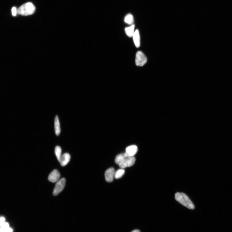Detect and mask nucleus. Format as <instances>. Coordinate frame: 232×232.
Wrapping results in <instances>:
<instances>
[{
	"label": "nucleus",
	"instance_id": "obj_1",
	"mask_svg": "<svg viewBox=\"0 0 232 232\" xmlns=\"http://www.w3.org/2000/svg\"><path fill=\"white\" fill-rule=\"evenodd\" d=\"M175 200L180 204L188 209L194 210L195 208L193 202L187 196L183 193H177L175 194Z\"/></svg>",
	"mask_w": 232,
	"mask_h": 232
},
{
	"label": "nucleus",
	"instance_id": "obj_2",
	"mask_svg": "<svg viewBox=\"0 0 232 232\" xmlns=\"http://www.w3.org/2000/svg\"><path fill=\"white\" fill-rule=\"evenodd\" d=\"M35 10L34 5L31 3L28 2L20 7L17 10V13L21 15L28 16L33 14Z\"/></svg>",
	"mask_w": 232,
	"mask_h": 232
},
{
	"label": "nucleus",
	"instance_id": "obj_3",
	"mask_svg": "<svg viewBox=\"0 0 232 232\" xmlns=\"http://www.w3.org/2000/svg\"><path fill=\"white\" fill-rule=\"evenodd\" d=\"M66 180L65 178L61 179L57 182L53 191V195L56 196L59 195L62 191L66 185Z\"/></svg>",
	"mask_w": 232,
	"mask_h": 232
},
{
	"label": "nucleus",
	"instance_id": "obj_4",
	"mask_svg": "<svg viewBox=\"0 0 232 232\" xmlns=\"http://www.w3.org/2000/svg\"><path fill=\"white\" fill-rule=\"evenodd\" d=\"M147 57L141 51H138L136 54V64L137 66L142 67L147 62Z\"/></svg>",
	"mask_w": 232,
	"mask_h": 232
},
{
	"label": "nucleus",
	"instance_id": "obj_5",
	"mask_svg": "<svg viewBox=\"0 0 232 232\" xmlns=\"http://www.w3.org/2000/svg\"><path fill=\"white\" fill-rule=\"evenodd\" d=\"M136 158L134 157H130L125 159L119 165L120 167L122 169L132 166L135 162Z\"/></svg>",
	"mask_w": 232,
	"mask_h": 232
},
{
	"label": "nucleus",
	"instance_id": "obj_6",
	"mask_svg": "<svg viewBox=\"0 0 232 232\" xmlns=\"http://www.w3.org/2000/svg\"><path fill=\"white\" fill-rule=\"evenodd\" d=\"M124 153L125 157V158L133 157L137 152L138 148L136 145H133L127 147Z\"/></svg>",
	"mask_w": 232,
	"mask_h": 232
},
{
	"label": "nucleus",
	"instance_id": "obj_7",
	"mask_svg": "<svg viewBox=\"0 0 232 232\" xmlns=\"http://www.w3.org/2000/svg\"><path fill=\"white\" fill-rule=\"evenodd\" d=\"M60 177V173L57 170H54L50 174L48 177V180L50 182L55 183L59 180Z\"/></svg>",
	"mask_w": 232,
	"mask_h": 232
},
{
	"label": "nucleus",
	"instance_id": "obj_8",
	"mask_svg": "<svg viewBox=\"0 0 232 232\" xmlns=\"http://www.w3.org/2000/svg\"><path fill=\"white\" fill-rule=\"evenodd\" d=\"M115 171L113 168L107 169L105 173V177L107 182L110 183L114 180Z\"/></svg>",
	"mask_w": 232,
	"mask_h": 232
},
{
	"label": "nucleus",
	"instance_id": "obj_9",
	"mask_svg": "<svg viewBox=\"0 0 232 232\" xmlns=\"http://www.w3.org/2000/svg\"><path fill=\"white\" fill-rule=\"evenodd\" d=\"M70 155L68 153H66L62 155L59 162L62 166L66 165L70 161Z\"/></svg>",
	"mask_w": 232,
	"mask_h": 232
},
{
	"label": "nucleus",
	"instance_id": "obj_10",
	"mask_svg": "<svg viewBox=\"0 0 232 232\" xmlns=\"http://www.w3.org/2000/svg\"><path fill=\"white\" fill-rule=\"evenodd\" d=\"M133 37L135 46L137 48H139L140 46V36L138 30H136L134 32Z\"/></svg>",
	"mask_w": 232,
	"mask_h": 232
},
{
	"label": "nucleus",
	"instance_id": "obj_11",
	"mask_svg": "<svg viewBox=\"0 0 232 232\" xmlns=\"http://www.w3.org/2000/svg\"><path fill=\"white\" fill-rule=\"evenodd\" d=\"M55 130L56 135L59 136L61 132L60 123L59 117L56 115L55 119Z\"/></svg>",
	"mask_w": 232,
	"mask_h": 232
},
{
	"label": "nucleus",
	"instance_id": "obj_12",
	"mask_svg": "<svg viewBox=\"0 0 232 232\" xmlns=\"http://www.w3.org/2000/svg\"><path fill=\"white\" fill-rule=\"evenodd\" d=\"M135 27V25H132L131 26L125 28V30L126 33L129 37H133L134 32H134Z\"/></svg>",
	"mask_w": 232,
	"mask_h": 232
},
{
	"label": "nucleus",
	"instance_id": "obj_13",
	"mask_svg": "<svg viewBox=\"0 0 232 232\" xmlns=\"http://www.w3.org/2000/svg\"><path fill=\"white\" fill-rule=\"evenodd\" d=\"M0 227L4 232H13V229L9 228L8 223L5 222Z\"/></svg>",
	"mask_w": 232,
	"mask_h": 232
},
{
	"label": "nucleus",
	"instance_id": "obj_14",
	"mask_svg": "<svg viewBox=\"0 0 232 232\" xmlns=\"http://www.w3.org/2000/svg\"><path fill=\"white\" fill-rule=\"evenodd\" d=\"M125 173V170L123 169H120L117 171L115 172L114 177L116 179L120 178Z\"/></svg>",
	"mask_w": 232,
	"mask_h": 232
},
{
	"label": "nucleus",
	"instance_id": "obj_15",
	"mask_svg": "<svg viewBox=\"0 0 232 232\" xmlns=\"http://www.w3.org/2000/svg\"><path fill=\"white\" fill-rule=\"evenodd\" d=\"M126 158L125 157L124 153L119 154L117 156L115 159V161L116 164L119 165Z\"/></svg>",
	"mask_w": 232,
	"mask_h": 232
},
{
	"label": "nucleus",
	"instance_id": "obj_16",
	"mask_svg": "<svg viewBox=\"0 0 232 232\" xmlns=\"http://www.w3.org/2000/svg\"><path fill=\"white\" fill-rule=\"evenodd\" d=\"M55 154L58 161L59 162L62 156V150L59 146H57L55 148Z\"/></svg>",
	"mask_w": 232,
	"mask_h": 232
},
{
	"label": "nucleus",
	"instance_id": "obj_17",
	"mask_svg": "<svg viewBox=\"0 0 232 232\" xmlns=\"http://www.w3.org/2000/svg\"><path fill=\"white\" fill-rule=\"evenodd\" d=\"M125 22L129 24H132L133 22V18L132 14H127L125 18Z\"/></svg>",
	"mask_w": 232,
	"mask_h": 232
},
{
	"label": "nucleus",
	"instance_id": "obj_18",
	"mask_svg": "<svg viewBox=\"0 0 232 232\" xmlns=\"http://www.w3.org/2000/svg\"><path fill=\"white\" fill-rule=\"evenodd\" d=\"M12 12L13 16H16L17 12V10L15 7H13L12 9Z\"/></svg>",
	"mask_w": 232,
	"mask_h": 232
},
{
	"label": "nucleus",
	"instance_id": "obj_19",
	"mask_svg": "<svg viewBox=\"0 0 232 232\" xmlns=\"http://www.w3.org/2000/svg\"><path fill=\"white\" fill-rule=\"evenodd\" d=\"M5 219L4 217H0V227L2 225L5 223Z\"/></svg>",
	"mask_w": 232,
	"mask_h": 232
},
{
	"label": "nucleus",
	"instance_id": "obj_20",
	"mask_svg": "<svg viewBox=\"0 0 232 232\" xmlns=\"http://www.w3.org/2000/svg\"><path fill=\"white\" fill-rule=\"evenodd\" d=\"M132 232H141L140 231L138 230H136L133 231Z\"/></svg>",
	"mask_w": 232,
	"mask_h": 232
},
{
	"label": "nucleus",
	"instance_id": "obj_21",
	"mask_svg": "<svg viewBox=\"0 0 232 232\" xmlns=\"http://www.w3.org/2000/svg\"><path fill=\"white\" fill-rule=\"evenodd\" d=\"M0 232H4L1 229V227H0Z\"/></svg>",
	"mask_w": 232,
	"mask_h": 232
}]
</instances>
